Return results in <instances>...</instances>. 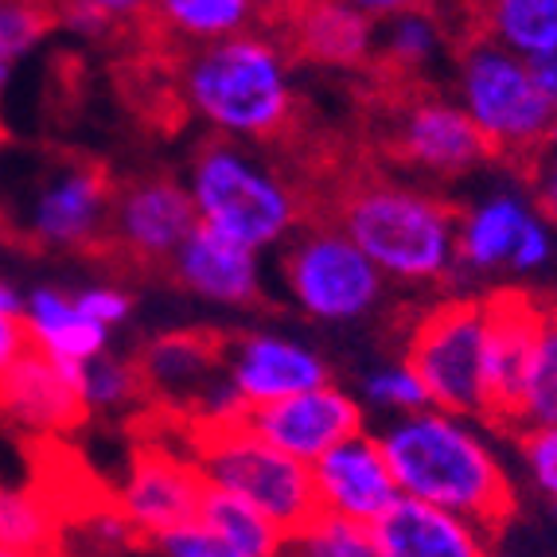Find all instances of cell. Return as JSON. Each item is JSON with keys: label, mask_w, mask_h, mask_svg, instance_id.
Wrapping results in <instances>:
<instances>
[{"label": "cell", "mask_w": 557, "mask_h": 557, "mask_svg": "<svg viewBox=\"0 0 557 557\" xmlns=\"http://www.w3.org/2000/svg\"><path fill=\"white\" fill-rule=\"evenodd\" d=\"M324 214L398 285H441L456 265L460 211L448 199L379 172H347L320 196Z\"/></svg>", "instance_id": "1"}, {"label": "cell", "mask_w": 557, "mask_h": 557, "mask_svg": "<svg viewBox=\"0 0 557 557\" xmlns=\"http://www.w3.org/2000/svg\"><path fill=\"white\" fill-rule=\"evenodd\" d=\"M379 441L406 499L465 515L492 534L519 511L511 472L472 418L429 406L391 421Z\"/></svg>", "instance_id": "2"}, {"label": "cell", "mask_w": 557, "mask_h": 557, "mask_svg": "<svg viewBox=\"0 0 557 557\" xmlns=\"http://www.w3.org/2000/svg\"><path fill=\"white\" fill-rule=\"evenodd\" d=\"M180 59L176 90L191 117L238 145H277L297 129L293 59L270 32H246Z\"/></svg>", "instance_id": "3"}, {"label": "cell", "mask_w": 557, "mask_h": 557, "mask_svg": "<svg viewBox=\"0 0 557 557\" xmlns=\"http://www.w3.org/2000/svg\"><path fill=\"white\" fill-rule=\"evenodd\" d=\"M184 184L199 226L258 253L285 246L308 219H317L308 214V191H300L297 180L250 145L226 137L199 145Z\"/></svg>", "instance_id": "4"}, {"label": "cell", "mask_w": 557, "mask_h": 557, "mask_svg": "<svg viewBox=\"0 0 557 557\" xmlns=\"http://www.w3.org/2000/svg\"><path fill=\"white\" fill-rule=\"evenodd\" d=\"M113 187L98 160L36 152L0 172V231L39 250H102Z\"/></svg>", "instance_id": "5"}, {"label": "cell", "mask_w": 557, "mask_h": 557, "mask_svg": "<svg viewBox=\"0 0 557 557\" xmlns=\"http://www.w3.org/2000/svg\"><path fill=\"white\" fill-rule=\"evenodd\" d=\"M456 102L495 160L527 168L557 137V113L534 66L492 39L465 36L456 44Z\"/></svg>", "instance_id": "6"}, {"label": "cell", "mask_w": 557, "mask_h": 557, "mask_svg": "<svg viewBox=\"0 0 557 557\" xmlns=\"http://www.w3.org/2000/svg\"><path fill=\"white\" fill-rule=\"evenodd\" d=\"M187 456L207 487L258 507L281 530L300 527L320 511L312 468L261 441L246 421H196L187 433Z\"/></svg>", "instance_id": "7"}, {"label": "cell", "mask_w": 557, "mask_h": 557, "mask_svg": "<svg viewBox=\"0 0 557 557\" xmlns=\"http://www.w3.org/2000/svg\"><path fill=\"white\" fill-rule=\"evenodd\" d=\"M281 293L320 324H355L382 305L386 277L367 253L327 219H308L281 246Z\"/></svg>", "instance_id": "8"}, {"label": "cell", "mask_w": 557, "mask_h": 557, "mask_svg": "<svg viewBox=\"0 0 557 557\" xmlns=\"http://www.w3.org/2000/svg\"><path fill=\"white\" fill-rule=\"evenodd\" d=\"M401 359L437 409L487 421V300L456 297L425 308L409 327Z\"/></svg>", "instance_id": "9"}, {"label": "cell", "mask_w": 557, "mask_h": 557, "mask_svg": "<svg viewBox=\"0 0 557 557\" xmlns=\"http://www.w3.org/2000/svg\"><path fill=\"white\" fill-rule=\"evenodd\" d=\"M409 83H386V110L379 113L382 152L401 168H413L421 176L456 180L487 164L492 149L480 137L460 102H448L441 94L406 90Z\"/></svg>", "instance_id": "10"}, {"label": "cell", "mask_w": 557, "mask_h": 557, "mask_svg": "<svg viewBox=\"0 0 557 557\" xmlns=\"http://www.w3.org/2000/svg\"><path fill=\"white\" fill-rule=\"evenodd\" d=\"M196 203L168 172H145L113 187L110 226H106L102 250L113 253L129 270H168L176 250L196 231Z\"/></svg>", "instance_id": "11"}, {"label": "cell", "mask_w": 557, "mask_h": 557, "mask_svg": "<svg viewBox=\"0 0 557 557\" xmlns=\"http://www.w3.org/2000/svg\"><path fill=\"white\" fill-rule=\"evenodd\" d=\"M207 499V480L196 460L164 445H140L121 480L113 507L129 522L137 546H157L164 534L199 522Z\"/></svg>", "instance_id": "12"}, {"label": "cell", "mask_w": 557, "mask_h": 557, "mask_svg": "<svg viewBox=\"0 0 557 557\" xmlns=\"http://www.w3.org/2000/svg\"><path fill=\"white\" fill-rule=\"evenodd\" d=\"M293 63L324 71H371L379 24L344 0H277L265 4V24Z\"/></svg>", "instance_id": "13"}, {"label": "cell", "mask_w": 557, "mask_h": 557, "mask_svg": "<svg viewBox=\"0 0 557 557\" xmlns=\"http://www.w3.org/2000/svg\"><path fill=\"white\" fill-rule=\"evenodd\" d=\"M246 425L261 441H270L285 456L300 465H317L320 456L332 453L335 445L359 437L362 433V406L335 382H324L317 391L293 394V398L270 401L246 413Z\"/></svg>", "instance_id": "14"}, {"label": "cell", "mask_w": 557, "mask_h": 557, "mask_svg": "<svg viewBox=\"0 0 557 557\" xmlns=\"http://www.w3.org/2000/svg\"><path fill=\"white\" fill-rule=\"evenodd\" d=\"M223 371L226 382H231V391L246 406V413L332 382L327 362L312 347L277 332L234 335L231 344L223 347Z\"/></svg>", "instance_id": "15"}, {"label": "cell", "mask_w": 557, "mask_h": 557, "mask_svg": "<svg viewBox=\"0 0 557 557\" xmlns=\"http://www.w3.org/2000/svg\"><path fill=\"white\" fill-rule=\"evenodd\" d=\"M312 487H317L320 511L362 522V527H374L401 499L386 448L371 433H359L320 456L312 465Z\"/></svg>", "instance_id": "16"}, {"label": "cell", "mask_w": 557, "mask_h": 557, "mask_svg": "<svg viewBox=\"0 0 557 557\" xmlns=\"http://www.w3.org/2000/svg\"><path fill=\"white\" fill-rule=\"evenodd\" d=\"M546 300L522 288H503L487 297V421L519 429V394L530 347L539 335Z\"/></svg>", "instance_id": "17"}, {"label": "cell", "mask_w": 557, "mask_h": 557, "mask_svg": "<svg viewBox=\"0 0 557 557\" xmlns=\"http://www.w3.org/2000/svg\"><path fill=\"white\" fill-rule=\"evenodd\" d=\"M0 418L39 437H59L78 429L90 418L78 391V367H63L32 347L12 367L9 379L0 382Z\"/></svg>", "instance_id": "18"}, {"label": "cell", "mask_w": 557, "mask_h": 557, "mask_svg": "<svg viewBox=\"0 0 557 557\" xmlns=\"http://www.w3.org/2000/svg\"><path fill=\"white\" fill-rule=\"evenodd\" d=\"M374 557H495V534L445 507L406 499L371 527Z\"/></svg>", "instance_id": "19"}, {"label": "cell", "mask_w": 557, "mask_h": 557, "mask_svg": "<svg viewBox=\"0 0 557 557\" xmlns=\"http://www.w3.org/2000/svg\"><path fill=\"white\" fill-rule=\"evenodd\" d=\"M172 277L196 293L199 300L226 308H253L265 300V277H261V253L246 250L223 234L196 226L172 258Z\"/></svg>", "instance_id": "20"}, {"label": "cell", "mask_w": 557, "mask_h": 557, "mask_svg": "<svg viewBox=\"0 0 557 557\" xmlns=\"http://www.w3.org/2000/svg\"><path fill=\"white\" fill-rule=\"evenodd\" d=\"M265 4L261 0H152L149 36L168 51H196V47L223 44V39L261 32Z\"/></svg>", "instance_id": "21"}, {"label": "cell", "mask_w": 557, "mask_h": 557, "mask_svg": "<svg viewBox=\"0 0 557 557\" xmlns=\"http://www.w3.org/2000/svg\"><path fill=\"white\" fill-rule=\"evenodd\" d=\"M24 327L39 355L63 362V367H86L90 359L110 351V327L78 305L75 293L39 285L24 300Z\"/></svg>", "instance_id": "22"}, {"label": "cell", "mask_w": 557, "mask_h": 557, "mask_svg": "<svg viewBox=\"0 0 557 557\" xmlns=\"http://www.w3.org/2000/svg\"><path fill=\"white\" fill-rule=\"evenodd\" d=\"M539 219L530 196L519 191H492L487 199L460 211L456 226V265L472 273L511 270V258L519 250L527 226Z\"/></svg>", "instance_id": "23"}, {"label": "cell", "mask_w": 557, "mask_h": 557, "mask_svg": "<svg viewBox=\"0 0 557 557\" xmlns=\"http://www.w3.org/2000/svg\"><path fill=\"white\" fill-rule=\"evenodd\" d=\"M465 36L492 39L534 63L557 47V0H465Z\"/></svg>", "instance_id": "24"}, {"label": "cell", "mask_w": 557, "mask_h": 557, "mask_svg": "<svg viewBox=\"0 0 557 557\" xmlns=\"http://www.w3.org/2000/svg\"><path fill=\"white\" fill-rule=\"evenodd\" d=\"M441 44H445V24L433 16V9L382 20L371 71L382 83H418V75L441 51Z\"/></svg>", "instance_id": "25"}, {"label": "cell", "mask_w": 557, "mask_h": 557, "mask_svg": "<svg viewBox=\"0 0 557 557\" xmlns=\"http://www.w3.org/2000/svg\"><path fill=\"white\" fill-rule=\"evenodd\" d=\"M0 546L55 554L63 546V519L39 487L0 480Z\"/></svg>", "instance_id": "26"}, {"label": "cell", "mask_w": 557, "mask_h": 557, "mask_svg": "<svg viewBox=\"0 0 557 557\" xmlns=\"http://www.w3.org/2000/svg\"><path fill=\"white\" fill-rule=\"evenodd\" d=\"M557 425V305H546L519 394V429Z\"/></svg>", "instance_id": "27"}, {"label": "cell", "mask_w": 557, "mask_h": 557, "mask_svg": "<svg viewBox=\"0 0 557 557\" xmlns=\"http://www.w3.org/2000/svg\"><path fill=\"white\" fill-rule=\"evenodd\" d=\"M273 557H374V539L371 527H362V522L317 511L300 527L281 534Z\"/></svg>", "instance_id": "28"}, {"label": "cell", "mask_w": 557, "mask_h": 557, "mask_svg": "<svg viewBox=\"0 0 557 557\" xmlns=\"http://www.w3.org/2000/svg\"><path fill=\"white\" fill-rule=\"evenodd\" d=\"M199 522H207L219 539H226L246 557H273L281 546V534H285V530L265 519L258 507L234 499V495H226V492H214V487H207Z\"/></svg>", "instance_id": "29"}, {"label": "cell", "mask_w": 557, "mask_h": 557, "mask_svg": "<svg viewBox=\"0 0 557 557\" xmlns=\"http://www.w3.org/2000/svg\"><path fill=\"white\" fill-rule=\"evenodd\" d=\"M78 391H83L86 409H117L125 401L140 398L145 379H140L137 362L113 359L110 351L78 367Z\"/></svg>", "instance_id": "30"}, {"label": "cell", "mask_w": 557, "mask_h": 557, "mask_svg": "<svg viewBox=\"0 0 557 557\" xmlns=\"http://www.w3.org/2000/svg\"><path fill=\"white\" fill-rule=\"evenodd\" d=\"M55 28L51 0H0V59H28Z\"/></svg>", "instance_id": "31"}, {"label": "cell", "mask_w": 557, "mask_h": 557, "mask_svg": "<svg viewBox=\"0 0 557 557\" xmlns=\"http://www.w3.org/2000/svg\"><path fill=\"white\" fill-rule=\"evenodd\" d=\"M362 394H367V401H371V406L391 409V413H398V418L433 406V401H429L425 382L418 379V371H413L406 359L391 362V367H382V371H374L371 379L362 382Z\"/></svg>", "instance_id": "32"}, {"label": "cell", "mask_w": 557, "mask_h": 557, "mask_svg": "<svg viewBox=\"0 0 557 557\" xmlns=\"http://www.w3.org/2000/svg\"><path fill=\"white\" fill-rule=\"evenodd\" d=\"M515 433H519V456L530 483L549 503H557V425H522Z\"/></svg>", "instance_id": "33"}, {"label": "cell", "mask_w": 557, "mask_h": 557, "mask_svg": "<svg viewBox=\"0 0 557 557\" xmlns=\"http://www.w3.org/2000/svg\"><path fill=\"white\" fill-rule=\"evenodd\" d=\"M168 557H246L242 549H234L226 539H219L207 522H187V527L172 530L157 542Z\"/></svg>", "instance_id": "34"}, {"label": "cell", "mask_w": 557, "mask_h": 557, "mask_svg": "<svg viewBox=\"0 0 557 557\" xmlns=\"http://www.w3.org/2000/svg\"><path fill=\"white\" fill-rule=\"evenodd\" d=\"M522 172H527L530 203H534V211H539L546 223H557V137L549 140L546 149L530 160Z\"/></svg>", "instance_id": "35"}, {"label": "cell", "mask_w": 557, "mask_h": 557, "mask_svg": "<svg viewBox=\"0 0 557 557\" xmlns=\"http://www.w3.org/2000/svg\"><path fill=\"white\" fill-rule=\"evenodd\" d=\"M59 4H75V9L94 12L110 32L145 28L152 12V0H51V9H59Z\"/></svg>", "instance_id": "36"}, {"label": "cell", "mask_w": 557, "mask_h": 557, "mask_svg": "<svg viewBox=\"0 0 557 557\" xmlns=\"http://www.w3.org/2000/svg\"><path fill=\"white\" fill-rule=\"evenodd\" d=\"M75 297H78V305H83L102 327L125 324V320H129V312H133L129 293H125V288H113V285H90V288H83V293H75Z\"/></svg>", "instance_id": "37"}, {"label": "cell", "mask_w": 557, "mask_h": 557, "mask_svg": "<svg viewBox=\"0 0 557 557\" xmlns=\"http://www.w3.org/2000/svg\"><path fill=\"white\" fill-rule=\"evenodd\" d=\"M549 258H554V238H549V223L539 214V219L527 226V234H522L519 250H515V258H511V270L539 273L542 265H549Z\"/></svg>", "instance_id": "38"}, {"label": "cell", "mask_w": 557, "mask_h": 557, "mask_svg": "<svg viewBox=\"0 0 557 557\" xmlns=\"http://www.w3.org/2000/svg\"><path fill=\"white\" fill-rule=\"evenodd\" d=\"M28 351H32V339H28V327H24V317H0V382L9 379L12 367Z\"/></svg>", "instance_id": "39"}, {"label": "cell", "mask_w": 557, "mask_h": 557, "mask_svg": "<svg viewBox=\"0 0 557 557\" xmlns=\"http://www.w3.org/2000/svg\"><path fill=\"white\" fill-rule=\"evenodd\" d=\"M351 9H359L362 16H371L374 24L382 20H394L401 12H421V9H433V0H344Z\"/></svg>", "instance_id": "40"}, {"label": "cell", "mask_w": 557, "mask_h": 557, "mask_svg": "<svg viewBox=\"0 0 557 557\" xmlns=\"http://www.w3.org/2000/svg\"><path fill=\"white\" fill-rule=\"evenodd\" d=\"M534 78H539V86H542V94H546V102L554 106V113H557V47L554 51H546L542 59H534Z\"/></svg>", "instance_id": "41"}, {"label": "cell", "mask_w": 557, "mask_h": 557, "mask_svg": "<svg viewBox=\"0 0 557 557\" xmlns=\"http://www.w3.org/2000/svg\"><path fill=\"white\" fill-rule=\"evenodd\" d=\"M0 317H24V297L9 281H0Z\"/></svg>", "instance_id": "42"}, {"label": "cell", "mask_w": 557, "mask_h": 557, "mask_svg": "<svg viewBox=\"0 0 557 557\" xmlns=\"http://www.w3.org/2000/svg\"><path fill=\"white\" fill-rule=\"evenodd\" d=\"M12 75H16V63L0 59V106H4V94H9V86H12Z\"/></svg>", "instance_id": "43"}, {"label": "cell", "mask_w": 557, "mask_h": 557, "mask_svg": "<svg viewBox=\"0 0 557 557\" xmlns=\"http://www.w3.org/2000/svg\"><path fill=\"white\" fill-rule=\"evenodd\" d=\"M0 557H55V554H32V549H12V546H0Z\"/></svg>", "instance_id": "44"}, {"label": "cell", "mask_w": 557, "mask_h": 557, "mask_svg": "<svg viewBox=\"0 0 557 557\" xmlns=\"http://www.w3.org/2000/svg\"><path fill=\"white\" fill-rule=\"evenodd\" d=\"M261 4H277V0H261Z\"/></svg>", "instance_id": "45"}]
</instances>
